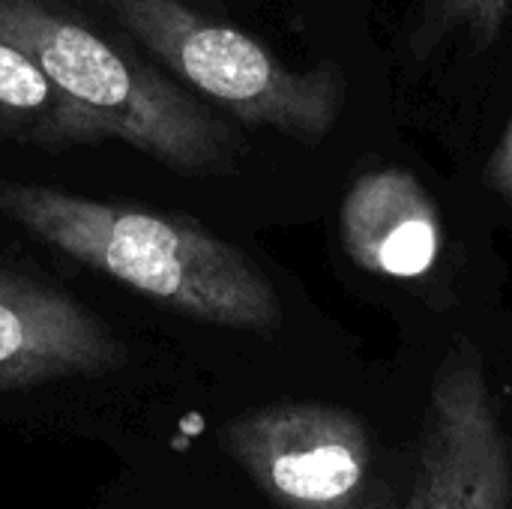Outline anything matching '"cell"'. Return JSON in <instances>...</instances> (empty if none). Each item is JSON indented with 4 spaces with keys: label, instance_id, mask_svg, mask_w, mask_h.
Segmentation results:
<instances>
[{
    "label": "cell",
    "instance_id": "cell-1",
    "mask_svg": "<svg viewBox=\"0 0 512 509\" xmlns=\"http://www.w3.org/2000/svg\"><path fill=\"white\" fill-rule=\"evenodd\" d=\"M0 216L192 321L258 336L282 327V300L258 264L186 213L0 180Z\"/></svg>",
    "mask_w": 512,
    "mask_h": 509
},
{
    "label": "cell",
    "instance_id": "cell-2",
    "mask_svg": "<svg viewBox=\"0 0 512 509\" xmlns=\"http://www.w3.org/2000/svg\"><path fill=\"white\" fill-rule=\"evenodd\" d=\"M0 39L27 51L105 138L183 177L237 171L243 135L75 3L0 0Z\"/></svg>",
    "mask_w": 512,
    "mask_h": 509
},
{
    "label": "cell",
    "instance_id": "cell-3",
    "mask_svg": "<svg viewBox=\"0 0 512 509\" xmlns=\"http://www.w3.org/2000/svg\"><path fill=\"white\" fill-rule=\"evenodd\" d=\"M105 12L168 72L231 111L240 123L318 141L333 132L348 81L324 63L288 69L246 30L189 0H81Z\"/></svg>",
    "mask_w": 512,
    "mask_h": 509
},
{
    "label": "cell",
    "instance_id": "cell-4",
    "mask_svg": "<svg viewBox=\"0 0 512 509\" xmlns=\"http://www.w3.org/2000/svg\"><path fill=\"white\" fill-rule=\"evenodd\" d=\"M219 450L279 509H393L363 417L324 402H273L225 420Z\"/></svg>",
    "mask_w": 512,
    "mask_h": 509
},
{
    "label": "cell",
    "instance_id": "cell-5",
    "mask_svg": "<svg viewBox=\"0 0 512 509\" xmlns=\"http://www.w3.org/2000/svg\"><path fill=\"white\" fill-rule=\"evenodd\" d=\"M405 509H512V441L465 336L435 369Z\"/></svg>",
    "mask_w": 512,
    "mask_h": 509
},
{
    "label": "cell",
    "instance_id": "cell-6",
    "mask_svg": "<svg viewBox=\"0 0 512 509\" xmlns=\"http://www.w3.org/2000/svg\"><path fill=\"white\" fill-rule=\"evenodd\" d=\"M126 363L129 348L93 309L0 264V393L102 378Z\"/></svg>",
    "mask_w": 512,
    "mask_h": 509
},
{
    "label": "cell",
    "instance_id": "cell-7",
    "mask_svg": "<svg viewBox=\"0 0 512 509\" xmlns=\"http://www.w3.org/2000/svg\"><path fill=\"white\" fill-rule=\"evenodd\" d=\"M345 255L372 276L417 279L441 255V216L423 183L402 168L366 171L339 210Z\"/></svg>",
    "mask_w": 512,
    "mask_h": 509
},
{
    "label": "cell",
    "instance_id": "cell-8",
    "mask_svg": "<svg viewBox=\"0 0 512 509\" xmlns=\"http://www.w3.org/2000/svg\"><path fill=\"white\" fill-rule=\"evenodd\" d=\"M0 138L48 153L105 141L42 66L6 39H0Z\"/></svg>",
    "mask_w": 512,
    "mask_h": 509
},
{
    "label": "cell",
    "instance_id": "cell-9",
    "mask_svg": "<svg viewBox=\"0 0 512 509\" xmlns=\"http://www.w3.org/2000/svg\"><path fill=\"white\" fill-rule=\"evenodd\" d=\"M512 15V0H423L420 51L450 39L468 36L477 45L495 42Z\"/></svg>",
    "mask_w": 512,
    "mask_h": 509
},
{
    "label": "cell",
    "instance_id": "cell-10",
    "mask_svg": "<svg viewBox=\"0 0 512 509\" xmlns=\"http://www.w3.org/2000/svg\"><path fill=\"white\" fill-rule=\"evenodd\" d=\"M483 177H486V186L501 201L512 204V117L510 123H507V129H504V135L498 138V147L492 150V156L486 162Z\"/></svg>",
    "mask_w": 512,
    "mask_h": 509
}]
</instances>
